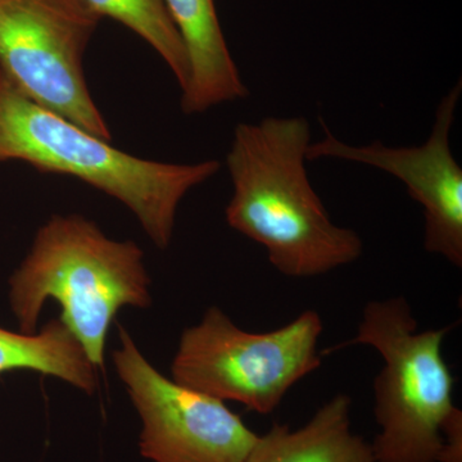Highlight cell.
Listing matches in <instances>:
<instances>
[{
    "label": "cell",
    "mask_w": 462,
    "mask_h": 462,
    "mask_svg": "<svg viewBox=\"0 0 462 462\" xmlns=\"http://www.w3.org/2000/svg\"><path fill=\"white\" fill-rule=\"evenodd\" d=\"M311 144L305 117L240 123L226 154L233 197L231 229L263 245L288 278H314L355 263L364 251L356 231L331 221L307 173Z\"/></svg>",
    "instance_id": "cell-1"
},
{
    "label": "cell",
    "mask_w": 462,
    "mask_h": 462,
    "mask_svg": "<svg viewBox=\"0 0 462 462\" xmlns=\"http://www.w3.org/2000/svg\"><path fill=\"white\" fill-rule=\"evenodd\" d=\"M7 161L72 176L120 200L161 249L171 243L181 199L221 169L216 160L165 163L120 151L30 99L0 69V162Z\"/></svg>",
    "instance_id": "cell-2"
},
{
    "label": "cell",
    "mask_w": 462,
    "mask_h": 462,
    "mask_svg": "<svg viewBox=\"0 0 462 462\" xmlns=\"http://www.w3.org/2000/svg\"><path fill=\"white\" fill-rule=\"evenodd\" d=\"M143 257L138 245L109 239L83 216H53L9 279V303L21 333H35L45 302L56 300L62 310L60 320L94 367L102 369L117 312L125 306L151 305Z\"/></svg>",
    "instance_id": "cell-3"
},
{
    "label": "cell",
    "mask_w": 462,
    "mask_h": 462,
    "mask_svg": "<svg viewBox=\"0 0 462 462\" xmlns=\"http://www.w3.org/2000/svg\"><path fill=\"white\" fill-rule=\"evenodd\" d=\"M448 328L419 330L404 297L370 300L357 336L340 343L369 346L383 358L374 380V415L379 434L372 445L376 462H438L442 431L457 407L455 379L442 355Z\"/></svg>",
    "instance_id": "cell-4"
},
{
    "label": "cell",
    "mask_w": 462,
    "mask_h": 462,
    "mask_svg": "<svg viewBox=\"0 0 462 462\" xmlns=\"http://www.w3.org/2000/svg\"><path fill=\"white\" fill-rule=\"evenodd\" d=\"M322 330L315 310L279 329L249 333L223 310L211 307L199 325L182 333L172 379L224 402L233 401L269 415L289 389L321 366L318 343Z\"/></svg>",
    "instance_id": "cell-5"
},
{
    "label": "cell",
    "mask_w": 462,
    "mask_h": 462,
    "mask_svg": "<svg viewBox=\"0 0 462 462\" xmlns=\"http://www.w3.org/2000/svg\"><path fill=\"white\" fill-rule=\"evenodd\" d=\"M100 18L84 0H0V69L30 99L111 142L83 67Z\"/></svg>",
    "instance_id": "cell-6"
},
{
    "label": "cell",
    "mask_w": 462,
    "mask_h": 462,
    "mask_svg": "<svg viewBox=\"0 0 462 462\" xmlns=\"http://www.w3.org/2000/svg\"><path fill=\"white\" fill-rule=\"evenodd\" d=\"M112 357L142 419L141 454L151 462H243L258 434L224 401L200 393L152 366L120 328Z\"/></svg>",
    "instance_id": "cell-7"
},
{
    "label": "cell",
    "mask_w": 462,
    "mask_h": 462,
    "mask_svg": "<svg viewBox=\"0 0 462 462\" xmlns=\"http://www.w3.org/2000/svg\"><path fill=\"white\" fill-rule=\"evenodd\" d=\"M462 83L440 100L430 139L419 147L392 148L380 142L349 145L325 125V138L310 144L307 160L336 158L375 167L402 181L424 209V247L462 266V169L452 154L449 134L455 123Z\"/></svg>",
    "instance_id": "cell-8"
},
{
    "label": "cell",
    "mask_w": 462,
    "mask_h": 462,
    "mask_svg": "<svg viewBox=\"0 0 462 462\" xmlns=\"http://www.w3.org/2000/svg\"><path fill=\"white\" fill-rule=\"evenodd\" d=\"M165 5L189 63V79L181 90L182 112L203 114L245 98L249 91L225 41L214 0H165Z\"/></svg>",
    "instance_id": "cell-9"
},
{
    "label": "cell",
    "mask_w": 462,
    "mask_h": 462,
    "mask_svg": "<svg viewBox=\"0 0 462 462\" xmlns=\"http://www.w3.org/2000/svg\"><path fill=\"white\" fill-rule=\"evenodd\" d=\"M351 404L337 394L300 430L273 425L243 462H376L372 445L351 430Z\"/></svg>",
    "instance_id": "cell-10"
},
{
    "label": "cell",
    "mask_w": 462,
    "mask_h": 462,
    "mask_svg": "<svg viewBox=\"0 0 462 462\" xmlns=\"http://www.w3.org/2000/svg\"><path fill=\"white\" fill-rule=\"evenodd\" d=\"M96 370L83 346L60 319L48 322L38 334L0 328V374L39 373L93 393Z\"/></svg>",
    "instance_id": "cell-11"
},
{
    "label": "cell",
    "mask_w": 462,
    "mask_h": 462,
    "mask_svg": "<svg viewBox=\"0 0 462 462\" xmlns=\"http://www.w3.org/2000/svg\"><path fill=\"white\" fill-rule=\"evenodd\" d=\"M100 17L114 18L138 33L165 60L184 89L189 79V63L165 0H84Z\"/></svg>",
    "instance_id": "cell-12"
},
{
    "label": "cell",
    "mask_w": 462,
    "mask_h": 462,
    "mask_svg": "<svg viewBox=\"0 0 462 462\" xmlns=\"http://www.w3.org/2000/svg\"><path fill=\"white\" fill-rule=\"evenodd\" d=\"M443 447L438 462H462V411L449 416L442 431Z\"/></svg>",
    "instance_id": "cell-13"
}]
</instances>
